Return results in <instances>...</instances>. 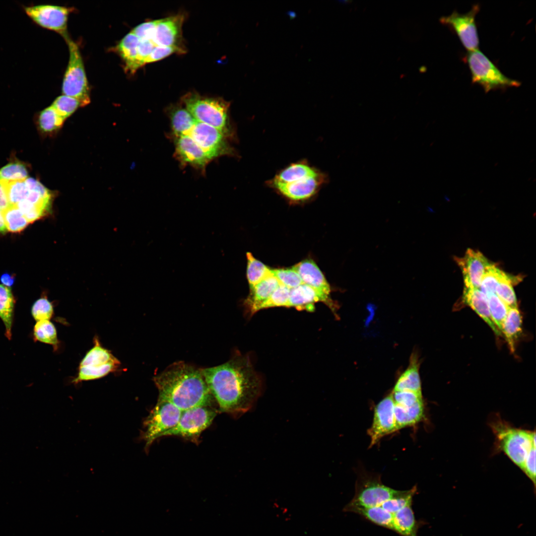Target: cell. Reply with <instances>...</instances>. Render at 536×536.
<instances>
[{
  "label": "cell",
  "instance_id": "37",
  "mask_svg": "<svg viewBox=\"0 0 536 536\" xmlns=\"http://www.w3.org/2000/svg\"><path fill=\"white\" fill-rule=\"evenodd\" d=\"M34 335L37 340L55 347L59 343L56 329L50 320L37 322L34 328Z\"/></svg>",
  "mask_w": 536,
  "mask_h": 536
},
{
  "label": "cell",
  "instance_id": "27",
  "mask_svg": "<svg viewBox=\"0 0 536 536\" xmlns=\"http://www.w3.org/2000/svg\"><path fill=\"white\" fill-rule=\"evenodd\" d=\"M522 317L518 307L509 308L501 332L512 352L515 350L516 341L522 332Z\"/></svg>",
  "mask_w": 536,
  "mask_h": 536
},
{
  "label": "cell",
  "instance_id": "1",
  "mask_svg": "<svg viewBox=\"0 0 536 536\" xmlns=\"http://www.w3.org/2000/svg\"><path fill=\"white\" fill-rule=\"evenodd\" d=\"M201 371L220 412L245 413L261 393V381L246 356H235Z\"/></svg>",
  "mask_w": 536,
  "mask_h": 536
},
{
  "label": "cell",
  "instance_id": "9",
  "mask_svg": "<svg viewBox=\"0 0 536 536\" xmlns=\"http://www.w3.org/2000/svg\"><path fill=\"white\" fill-rule=\"evenodd\" d=\"M217 411L212 407L197 406L182 411L176 425L162 436H179L198 441L201 433L212 423Z\"/></svg>",
  "mask_w": 536,
  "mask_h": 536
},
{
  "label": "cell",
  "instance_id": "22",
  "mask_svg": "<svg viewBox=\"0 0 536 536\" xmlns=\"http://www.w3.org/2000/svg\"><path fill=\"white\" fill-rule=\"evenodd\" d=\"M174 137L188 135L197 122L183 104H173L167 108Z\"/></svg>",
  "mask_w": 536,
  "mask_h": 536
},
{
  "label": "cell",
  "instance_id": "17",
  "mask_svg": "<svg viewBox=\"0 0 536 536\" xmlns=\"http://www.w3.org/2000/svg\"><path fill=\"white\" fill-rule=\"evenodd\" d=\"M175 155L183 165H189L205 171L207 165L212 160L206 153L189 135L174 137Z\"/></svg>",
  "mask_w": 536,
  "mask_h": 536
},
{
  "label": "cell",
  "instance_id": "45",
  "mask_svg": "<svg viewBox=\"0 0 536 536\" xmlns=\"http://www.w3.org/2000/svg\"><path fill=\"white\" fill-rule=\"evenodd\" d=\"M184 48L177 46H155L144 61V65L161 60L175 53L184 54Z\"/></svg>",
  "mask_w": 536,
  "mask_h": 536
},
{
  "label": "cell",
  "instance_id": "18",
  "mask_svg": "<svg viewBox=\"0 0 536 536\" xmlns=\"http://www.w3.org/2000/svg\"><path fill=\"white\" fill-rule=\"evenodd\" d=\"M185 16L182 13L158 19L152 42L155 46L182 47V26Z\"/></svg>",
  "mask_w": 536,
  "mask_h": 536
},
{
  "label": "cell",
  "instance_id": "29",
  "mask_svg": "<svg viewBox=\"0 0 536 536\" xmlns=\"http://www.w3.org/2000/svg\"><path fill=\"white\" fill-rule=\"evenodd\" d=\"M139 41L136 36L130 32L121 40L117 47V51L125 63L126 68L131 72L136 70L135 65Z\"/></svg>",
  "mask_w": 536,
  "mask_h": 536
},
{
  "label": "cell",
  "instance_id": "47",
  "mask_svg": "<svg viewBox=\"0 0 536 536\" xmlns=\"http://www.w3.org/2000/svg\"><path fill=\"white\" fill-rule=\"evenodd\" d=\"M392 393L395 404L401 406H410L423 401L422 393L408 391H393Z\"/></svg>",
  "mask_w": 536,
  "mask_h": 536
},
{
  "label": "cell",
  "instance_id": "33",
  "mask_svg": "<svg viewBox=\"0 0 536 536\" xmlns=\"http://www.w3.org/2000/svg\"><path fill=\"white\" fill-rule=\"evenodd\" d=\"M247 277L250 289L271 273V269L257 260L250 252L247 253Z\"/></svg>",
  "mask_w": 536,
  "mask_h": 536
},
{
  "label": "cell",
  "instance_id": "46",
  "mask_svg": "<svg viewBox=\"0 0 536 536\" xmlns=\"http://www.w3.org/2000/svg\"><path fill=\"white\" fill-rule=\"evenodd\" d=\"M16 205L23 213L29 223L33 222L49 215L42 209L27 200L22 201Z\"/></svg>",
  "mask_w": 536,
  "mask_h": 536
},
{
  "label": "cell",
  "instance_id": "23",
  "mask_svg": "<svg viewBox=\"0 0 536 536\" xmlns=\"http://www.w3.org/2000/svg\"><path fill=\"white\" fill-rule=\"evenodd\" d=\"M280 284L271 273L250 289V295L245 302L250 314H255L256 307L268 299Z\"/></svg>",
  "mask_w": 536,
  "mask_h": 536
},
{
  "label": "cell",
  "instance_id": "21",
  "mask_svg": "<svg viewBox=\"0 0 536 536\" xmlns=\"http://www.w3.org/2000/svg\"><path fill=\"white\" fill-rule=\"evenodd\" d=\"M463 298L464 302L488 325L497 335H501L492 320L487 298L479 288L465 287Z\"/></svg>",
  "mask_w": 536,
  "mask_h": 536
},
{
  "label": "cell",
  "instance_id": "48",
  "mask_svg": "<svg viewBox=\"0 0 536 536\" xmlns=\"http://www.w3.org/2000/svg\"><path fill=\"white\" fill-rule=\"evenodd\" d=\"M157 20H150L138 25L131 31L139 40H150L152 41Z\"/></svg>",
  "mask_w": 536,
  "mask_h": 536
},
{
  "label": "cell",
  "instance_id": "51",
  "mask_svg": "<svg viewBox=\"0 0 536 536\" xmlns=\"http://www.w3.org/2000/svg\"><path fill=\"white\" fill-rule=\"evenodd\" d=\"M9 205L4 190L0 183V211H3Z\"/></svg>",
  "mask_w": 536,
  "mask_h": 536
},
{
  "label": "cell",
  "instance_id": "16",
  "mask_svg": "<svg viewBox=\"0 0 536 536\" xmlns=\"http://www.w3.org/2000/svg\"><path fill=\"white\" fill-rule=\"evenodd\" d=\"M462 271L465 287L479 288L482 277L491 264L479 251L469 248L464 257L456 258Z\"/></svg>",
  "mask_w": 536,
  "mask_h": 536
},
{
  "label": "cell",
  "instance_id": "43",
  "mask_svg": "<svg viewBox=\"0 0 536 536\" xmlns=\"http://www.w3.org/2000/svg\"><path fill=\"white\" fill-rule=\"evenodd\" d=\"M271 273L281 284L289 289L295 288L303 283L300 275L293 268L271 269Z\"/></svg>",
  "mask_w": 536,
  "mask_h": 536
},
{
  "label": "cell",
  "instance_id": "7",
  "mask_svg": "<svg viewBox=\"0 0 536 536\" xmlns=\"http://www.w3.org/2000/svg\"><path fill=\"white\" fill-rule=\"evenodd\" d=\"M94 346L87 351L79 363L78 372L72 381L75 383L95 380L118 369L120 361L95 338Z\"/></svg>",
  "mask_w": 536,
  "mask_h": 536
},
{
  "label": "cell",
  "instance_id": "30",
  "mask_svg": "<svg viewBox=\"0 0 536 536\" xmlns=\"http://www.w3.org/2000/svg\"><path fill=\"white\" fill-rule=\"evenodd\" d=\"M14 303L10 289L0 284V318L4 324L5 335L8 339H10L11 336Z\"/></svg>",
  "mask_w": 536,
  "mask_h": 536
},
{
  "label": "cell",
  "instance_id": "26",
  "mask_svg": "<svg viewBox=\"0 0 536 536\" xmlns=\"http://www.w3.org/2000/svg\"><path fill=\"white\" fill-rule=\"evenodd\" d=\"M417 357L412 354L407 369L398 379L393 391H408L421 393V384Z\"/></svg>",
  "mask_w": 536,
  "mask_h": 536
},
{
  "label": "cell",
  "instance_id": "5",
  "mask_svg": "<svg viewBox=\"0 0 536 536\" xmlns=\"http://www.w3.org/2000/svg\"><path fill=\"white\" fill-rule=\"evenodd\" d=\"M467 61L473 83L480 85L485 92L498 89L519 87L521 83L504 74L478 49L469 51Z\"/></svg>",
  "mask_w": 536,
  "mask_h": 536
},
{
  "label": "cell",
  "instance_id": "28",
  "mask_svg": "<svg viewBox=\"0 0 536 536\" xmlns=\"http://www.w3.org/2000/svg\"><path fill=\"white\" fill-rule=\"evenodd\" d=\"M394 531L403 536H417V524L411 505L393 514Z\"/></svg>",
  "mask_w": 536,
  "mask_h": 536
},
{
  "label": "cell",
  "instance_id": "50",
  "mask_svg": "<svg viewBox=\"0 0 536 536\" xmlns=\"http://www.w3.org/2000/svg\"><path fill=\"white\" fill-rule=\"evenodd\" d=\"M522 469L536 485V447H533L530 451Z\"/></svg>",
  "mask_w": 536,
  "mask_h": 536
},
{
  "label": "cell",
  "instance_id": "32",
  "mask_svg": "<svg viewBox=\"0 0 536 536\" xmlns=\"http://www.w3.org/2000/svg\"><path fill=\"white\" fill-rule=\"evenodd\" d=\"M521 278L513 277L505 272L495 290V294L509 307H518L517 301L513 284L519 282Z\"/></svg>",
  "mask_w": 536,
  "mask_h": 536
},
{
  "label": "cell",
  "instance_id": "19",
  "mask_svg": "<svg viewBox=\"0 0 536 536\" xmlns=\"http://www.w3.org/2000/svg\"><path fill=\"white\" fill-rule=\"evenodd\" d=\"M318 302H324L330 307L334 306L333 302L330 298L324 296L310 286L302 283L290 289L287 307L312 311L314 309V304Z\"/></svg>",
  "mask_w": 536,
  "mask_h": 536
},
{
  "label": "cell",
  "instance_id": "25",
  "mask_svg": "<svg viewBox=\"0 0 536 536\" xmlns=\"http://www.w3.org/2000/svg\"><path fill=\"white\" fill-rule=\"evenodd\" d=\"M394 414L397 430L415 425L424 417L423 402L421 401L407 406L395 404Z\"/></svg>",
  "mask_w": 536,
  "mask_h": 536
},
{
  "label": "cell",
  "instance_id": "3",
  "mask_svg": "<svg viewBox=\"0 0 536 536\" xmlns=\"http://www.w3.org/2000/svg\"><path fill=\"white\" fill-rule=\"evenodd\" d=\"M327 180V175L302 160L279 171L268 184L286 199L300 201L313 197Z\"/></svg>",
  "mask_w": 536,
  "mask_h": 536
},
{
  "label": "cell",
  "instance_id": "35",
  "mask_svg": "<svg viewBox=\"0 0 536 536\" xmlns=\"http://www.w3.org/2000/svg\"><path fill=\"white\" fill-rule=\"evenodd\" d=\"M416 490L415 486L409 490H398L392 497L384 502L381 506L386 511L394 514L403 508L412 505L413 496Z\"/></svg>",
  "mask_w": 536,
  "mask_h": 536
},
{
  "label": "cell",
  "instance_id": "8",
  "mask_svg": "<svg viewBox=\"0 0 536 536\" xmlns=\"http://www.w3.org/2000/svg\"><path fill=\"white\" fill-rule=\"evenodd\" d=\"M182 410L164 400H158L143 422L141 438L147 451L157 438L174 427L178 423Z\"/></svg>",
  "mask_w": 536,
  "mask_h": 536
},
{
  "label": "cell",
  "instance_id": "40",
  "mask_svg": "<svg viewBox=\"0 0 536 536\" xmlns=\"http://www.w3.org/2000/svg\"><path fill=\"white\" fill-rule=\"evenodd\" d=\"M290 291V289L280 284L268 299L256 307L255 313L268 308L287 307Z\"/></svg>",
  "mask_w": 536,
  "mask_h": 536
},
{
  "label": "cell",
  "instance_id": "44",
  "mask_svg": "<svg viewBox=\"0 0 536 536\" xmlns=\"http://www.w3.org/2000/svg\"><path fill=\"white\" fill-rule=\"evenodd\" d=\"M31 313L37 321L50 320L54 313L52 303L46 297H42L33 304Z\"/></svg>",
  "mask_w": 536,
  "mask_h": 536
},
{
  "label": "cell",
  "instance_id": "31",
  "mask_svg": "<svg viewBox=\"0 0 536 536\" xmlns=\"http://www.w3.org/2000/svg\"><path fill=\"white\" fill-rule=\"evenodd\" d=\"M65 120L52 106H50L45 108L40 113L38 121L41 131L44 134H51L56 133L61 129Z\"/></svg>",
  "mask_w": 536,
  "mask_h": 536
},
{
  "label": "cell",
  "instance_id": "52",
  "mask_svg": "<svg viewBox=\"0 0 536 536\" xmlns=\"http://www.w3.org/2000/svg\"><path fill=\"white\" fill-rule=\"evenodd\" d=\"M15 280V278L12 274L4 273L0 277V281L3 285L9 287L12 286Z\"/></svg>",
  "mask_w": 536,
  "mask_h": 536
},
{
  "label": "cell",
  "instance_id": "20",
  "mask_svg": "<svg viewBox=\"0 0 536 536\" xmlns=\"http://www.w3.org/2000/svg\"><path fill=\"white\" fill-rule=\"evenodd\" d=\"M292 268L300 275L303 283L315 289L324 296L330 298L331 288L325 276L312 260H305Z\"/></svg>",
  "mask_w": 536,
  "mask_h": 536
},
{
  "label": "cell",
  "instance_id": "42",
  "mask_svg": "<svg viewBox=\"0 0 536 536\" xmlns=\"http://www.w3.org/2000/svg\"><path fill=\"white\" fill-rule=\"evenodd\" d=\"M27 177V170L22 163L12 162L0 169V181H24Z\"/></svg>",
  "mask_w": 536,
  "mask_h": 536
},
{
  "label": "cell",
  "instance_id": "38",
  "mask_svg": "<svg viewBox=\"0 0 536 536\" xmlns=\"http://www.w3.org/2000/svg\"><path fill=\"white\" fill-rule=\"evenodd\" d=\"M486 297L492 320L501 333L509 307L496 294H492Z\"/></svg>",
  "mask_w": 536,
  "mask_h": 536
},
{
  "label": "cell",
  "instance_id": "49",
  "mask_svg": "<svg viewBox=\"0 0 536 536\" xmlns=\"http://www.w3.org/2000/svg\"><path fill=\"white\" fill-rule=\"evenodd\" d=\"M155 46L152 41L139 40L135 62V70L144 65V61Z\"/></svg>",
  "mask_w": 536,
  "mask_h": 536
},
{
  "label": "cell",
  "instance_id": "12",
  "mask_svg": "<svg viewBox=\"0 0 536 536\" xmlns=\"http://www.w3.org/2000/svg\"><path fill=\"white\" fill-rule=\"evenodd\" d=\"M27 16L41 27L55 31L64 37H68L67 22L71 8L52 5L38 4L24 6Z\"/></svg>",
  "mask_w": 536,
  "mask_h": 536
},
{
  "label": "cell",
  "instance_id": "53",
  "mask_svg": "<svg viewBox=\"0 0 536 536\" xmlns=\"http://www.w3.org/2000/svg\"><path fill=\"white\" fill-rule=\"evenodd\" d=\"M7 231L2 213L0 211V233L4 234Z\"/></svg>",
  "mask_w": 536,
  "mask_h": 536
},
{
  "label": "cell",
  "instance_id": "4",
  "mask_svg": "<svg viewBox=\"0 0 536 536\" xmlns=\"http://www.w3.org/2000/svg\"><path fill=\"white\" fill-rule=\"evenodd\" d=\"M181 101L197 122L216 128L228 138L233 136L229 118V102L220 98L202 96L194 92L184 95Z\"/></svg>",
  "mask_w": 536,
  "mask_h": 536
},
{
  "label": "cell",
  "instance_id": "39",
  "mask_svg": "<svg viewBox=\"0 0 536 536\" xmlns=\"http://www.w3.org/2000/svg\"><path fill=\"white\" fill-rule=\"evenodd\" d=\"M504 272L491 263L481 281L479 289L486 296L495 294L496 288Z\"/></svg>",
  "mask_w": 536,
  "mask_h": 536
},
{
  "label": "cell",
  "instance_id": "24",
  "mask_svg": "<svg viewBox=\"0 0 536 536\" xmlns=\"http://www.w3.org/2000/svg\"><path fill=\"white\" fill-rule=\"evenodd\" d=\"M343 511L356 513L374 524L394 530L393 514L386 511L381 506L366 507L348 504L344 507Z\"/></svg>",
  "mask_w": 536,
  "mask_h": 536
},
{
  "label": "cell",
  "instance_id": "41",
  "mask_svg": "<svg viewBox=\"0 0 536 536\" xmlns=\"http://www.w3.org/2000/svg\"><path fill=\"white\" fill-rule=\"evenodd\" d=\"M51 106L65 120L82 107L78 99L64 94L57 97Z\"/></svg>",
  "mask_w": 536,
  "mask_h": 536
},
{
  "label": "cell",
  "instance_id": "6",
  "mask_svg": "<svg viewBox=\"0 0 536 536\" xmlns=\"http://www.w3.org/2000/svg\"><path fill=\"white\" fill-rule=\"evenodd\" d=\"M67 41L69 59L64 75L62 92L64 95L78 99L84 107L90 102L89 89L83 62L77 45L69 36Z\"/></svg>",
  "mask_w": 536,
  "mask_h": 536
},
{
  "label": "cell",
  "instance_id": "11",
  "mask_svg": "<svg viewBox=\"0 0 536 536\" xmlns=\"http://www.w3.org/2000/svg\"><path fill=\"white\" fill-rule=\"evenodd\" d=\"M211 159L224 155H234V149L228 139L219 130L197 122L188 135Z\"/></svg>",
  "mask_w": 536,
  "mask_h": 536
},
{
  "label": "cell",
  "instance_id": "34",
  "mask_svg": "<svg viewBox=\"0 0 536 536\" xmlns=\"http://www.w3.org/2000/svg\"><path fill=\"white\" fill-rule=\"evenodd\" d=\"M2 213L7 230L10 232H20L29 223L16 205H10Z\"/></svg>",
  "mask_w": 536,
  "mask_h": 536
},
{
  "label": "cell",
  "instance_id": "14",
  "mask_svg": "<svg viewBox=\"0 0 536 536\" xmlns=\"http://www.w3.org/2000/svg\"><path fill=\"white\" fill-rule=\"evenodd\" d=\"M397 491L383 484L377 476L361 477L357 482L355 494L348 504L366 507L379 506Z\"/></svg>",
  "mask_w": 536,
  "mask_h": 536
},
{
  "label": "cell",
  "instance_id": "13",
  "mask_svg": "<svg viewBox=\"0 0 536 536\" xmlns=\"http://www.w3.org/2000/svg\"><path fill=\"white\" fill-rule=\"evenodd\" d=\"M479 10L475 4L469 12L461 14L454 11L450 15L440 18L441 23L451 28L456 33L462 44L469 51L478 50L479 38L475 16Z\"/></svg>",
  "mask_w": 536,
  "mask_h": 536
},
{
  "label": "cell",
  "instance_id": "10",
  "mask_svg": "<svg viewBox=\"0 0 536 536\" xmlns=\"http://www.w3.org/2000/svg\"><path fill=\"white\" fill-rule=\"evenodd\" d=\"M497 436L501 449L521 469L532 447H536V433L500 425Z\"/></svg>",
  "mask_w": 536,
  "mask_h": 536
},
{
  "label": "cell",
  "instance_id": "36",
  "mask_svg": "<svg viewBox=\"0 0 536 536\" xmlns=\"http://www.w3.org/2000/svg\"><path fill=\"white\" fill-rule=\"evenodd\" d=\"M10 205H16L25 200L29 194L25 180L15 181H0Z\"/></svg>",
  "mask_w": 536,
  "mask_h": 536
},
{
  "label": "cell",
  "instance_id": "2",
  "mask_svg": "<svg viewBox=\"0 0 536 536\" xmlns=\"http://www.w3.org/2000/svg\"><path fill=\"white\" fill-rule=\"evenodd\" d=\"M158 400L183 411L197 406L212 407L214 400L201 369L184 362H174L153 378Z\"/></svg>",
  "mask_w": 536,
  "mask_h": 536
},
{
  "label": "cell",
  "instance_id": "15",
  "mask_svg": "<svg viewBox=\"0 0 536 536\" xmlns=\"http://www.w3.org/2000/svg\"><path fill=\"white\" fill-rule=\"evenodd\" d=\"M394 407L392 392L383 398L375 406L373 422L367 431L370 438V447L384 436L397 431Z\"/></svg>",
  "mask_w": 536,
  "mask_h": 536
}]
</instances>
